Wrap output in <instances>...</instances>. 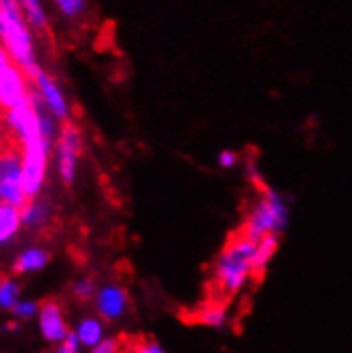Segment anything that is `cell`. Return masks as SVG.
Masks as SVG:
<instances>
[{
    "mask_svg": "<svg viewBox=\"0 0 352 353\" xmlns=\"http://www.w3.org/2000/svg\"><path fill=\"white\" fill-rule=\"evenodd\" d=\"M39 327H41L43 338L50 343H62L70 333L63 319L62 307L52 299L39 305Z\"/></svg>",
    "mask_w": 352,
    "mask_h": 353,
    "instance_id": "7",
    "label": "cell"
},
{
    "mask_svg": "<svg viewBox=\"0 0 352 353\" xmlns=\"http://www.w3.org/2000/svg\"><path fill=\"white\" fill-rule=\"evenodd\" d=\"M287 224H289V208L286 201L275 190L267 186L260 192V198L250 210L239 232L253 243H258L268 234L281 236Z\"/></svg>",
    "mask_w": 352,
    "mask_h": 353,
    "instance_id": "3",
    "label": "cell"
},
{
    "mask_svg": "<svg viewBox=\"0 0 352 353\" xmlns=\"http://www.w3.org/2000/svg\"><path fill=\"white\" fill-rule=\"evenodd\" d=\"M79 352H81V341H79L77 334L69 333L66 340L60 343V347L53 353H79Z\"/></svg>",
    "mask_w": 352,
    "mask_h": 353,
    "instance_id": "21",
    "label": "cell"
},
{
    "mask_svg": "<svg viewBox=\"0 0 352 353\" xmlns=\"http://www.w3.org/2000/svg\"><path fill=\"white\" fill-rule=\"evenodd\" d=\"M217 161H219V165H221L222 169H233L238 165L239 156L236 152H233V150H222V152L219 154Z\"/></svg>",
    "mask_w": 352,
    "mask_h": 353,
    "instance_id": "22",
    "label": "cell"
},
{
    "mask_svg": "<svg viewBox=\"0 0 352 353\" xmlns=\"http://www.w3.org/2000/svg\"><path fill=\"white\" fill-rule=\"evenodd\" d=\"M50 150L52 145L41 135L23 143V190L28 200H35L45 183Z\"/></svg>",
    "mask_w": 352,
    "mask_h": 353,
    "instance_id": "4",
    "label": "cell"
},
{
    "mask_svg": "<svg viewBox=\"0 0 352 353\" xmlns=\"http://www.w3.org/2000/svg\"><path fill=\"white\" fill-rule=\"evenodd\" d=\"M36 88H38L39 96H41L43 103L46 104V108L50 110V113L53 114L59 120L67 121L69 120V106H67V101L63 97L62 91L59 89V85L53 82V79L50 75H46L45 72L36 77Z\"/></svg>",
    "mask_w": 352,
    "mask_h": 353,
    "instance_id": "9",
    "label": "cell"
},
{
    "mask_svg": "<svg viewBox=\"0 0 352 353\" xmlns=\"http://www.w3.org/2000/svg\"><path fill=\"white\" fill-rule=\"evenodd\" d=\"M96 294H98V289H96L95 282L89 279L79 280V282H75L74 287H72V295H74L75 301L79 302L92 301V299H96Z\"/></svg>",
    "mask_w": 352,
    "mask_h": 353,
    "instance_id": "18",
    "label": "cell"
},
{
    "mask_svg": "<svg viewBox=\"0 0 352 353\" xmlns=\"http://www.w3.org/2000/svg\"><path fill=\"white\" fill-rule=\"evenodd\" d=\"M128 305V295L121 287L106 285L96 294L98 314L106 321H117L125 314Z\"/></svg>",
    "mask_w": 352,
    "mask_h": 353,
    "instance_id": "8",
    "label": "cell"
},
{
    "mask_svg": "<svg viewBox=\"0 0 352 353\" xmlns=\"http://www.w3.org/2000/svg\"><path fill=\"white\" fill-rule=\"evenodd\" d=\"M19 297V287L9 279L0 276V305L3 309H14L17 305Z\"/></svg>",
    "mask_w": 352,
    "mask_h": 353,
    "instance_id": "17",
    "label": "cell"
},
{
    "mask_svg": "<svg viewBox=\"0 0 352 353\" xmlns=\"http://www.w3.org/2000/svg\"><path fill=\"white\" fill-rule=\"evenodd\" d=\"M52 215V208L43 200H30L21 208V221L30 227L43 225Z\"/></svg>",
    "mask_w": 352,
    "mask_h": 353,
    "instance_id": "14",
    "label": "cell"
},
{
    "mask_svg": "<svg viewBox=\"0 0 352 353\" xmlns=\"http://www.w3.org/2000/svg\"><path fill=\"white\" fill-rule=\"evenodd\" d=\"M9 65H12V57H10L9 52L0 45V75L3 74V70H6Z\"/></svg>",
    "mask_w": 352,
    "mask_h": 353,
    "instance_id": "25",
    "label": "cell"
},
{
    "mask_svg": "<svg viewBox=\"0 0 352 353\" xmlns=\"http://www.w3.org/2000/svg\"><path fill=\"white\" fill-rule=\"evenodd\" d=\"M60 12L67 17H77L86 10L88 2L86 0H55Z\"/></svg>",
    "mask_w": 352,
    "mask_h": 353,
    "instance_id": "19",
    "label": "cell"
},
{
    "mask_svg": "<svg viewBox=\"0 0 352 353\" xmlns=\"http://www.w3.org/2000/svg\"><path fill=\"white\" fill-rule=\"evenodd\" d=\"M0 3H2V0H0Z\"/></svg>",
    "mask_w": 352,
    "mask_h": 353,
    "instance_id": "26",
    "label": "cell"
},
{
    "mask_svg": "<svg viewBox=\"0 0 352 353\" xmlns=\"http://www.w3.org/2000/svg\"><path fill=\"white\" fill-rule=\"evenodd\" d=\"M0 41L12 57L14 63L33 81L41 68L35 60L33 38H31L28 19L17 0H2L0 3Z\"/></svg>",
    "mask_w": 352,
    "mask_h": 353,
    "instance_id": "2",
    "label": "cell"
},
{
    "mask_svg": "<svg viewBox=\"0 0 352 353\" xmlns=\"http://www.w3.org/2000/svg\"><path fill=\"white\" fill-rule=\"evenodd\" d=\"M75 334H77L79 341L84 347H96L99 341L103 340V334H105V327L99 319L96 318H86L79 323L77 330H75Z\"/></svg>",
    "mask_w": 352,
    "mask_h": 353,
    "instance_id": "15",
    "label": "cell"
},
{
    "mask_svg": "<svg viewBox=\"0 0 352 353\" xmlns=\"http://www.w3.org/2000/svg\"><path fill=\"white\" fill-rule=\"evenodd\" d=\"M17 2H19L21 9H23L28 23H30L35 30H46L48 21H46V14L45 10H43V6L39 0H17Z\"/></svg>",
    "mask_w": 352,
    "mask_h": 353,
    "instance_id": "16",
    "label": "cell"
},
{
    "mask_svg": "<svg viewBox=\"0 0 352 353\" xmlns=\"http://www.w3.org/2000/svg\"><path fill=\"white\" fill-rule=\"evenodd\" d=\"M26 74L16 63L9 65L0 75V113H7L28 96Z\"/></svg>",
    "mask_w": 352,
    "mask_h": 353,
    "instance_id": "6",
    "label": "cell"
},
{
    "mask_svg": "<svg viewBox=\"0 0 352 353\" xmlns=\"http://www.w3.org/2000/svg\"><path fill=\"white\" fill-rule=\"evenodd\" d=\"M48 259H50L48 251L39 250V248H31V250L24 251V253L16 259L12 270H14V273H17V275L38 272V270L45 268V265L48 263Z\"/></svg>",
    "mask_w": 352,
    "mask_h": 353,
    "instance_id": "11",
    "label": "cell"
},
{
    "mask_svg": "<svg viewBox=\"0 0 352 353\" xmlns=\"http://www.w3.org/2000/svg\"><path fill=\"white\" fill-rule=\"evenodd\" d=\"M137 353H166L156 341H142L137 347Z\"/></svg>",
    "mask_w": 352,
    "mask_h": 353,
    "instance_id": "24",
    "label": "cell"
},
{
    "mask_svg": "<svg viewBox=\"0 0 352 353\" xmlns=\"http://www.w3.org/2000/svg\"><path fill=\"white\" fill-rule=\"evenodd\" d=\"M118 352V341L113 338H103L96 347H92L91 353H117Z\"/></svg>",
    "mask_w": 352,
    "mask_h": 353,
    "instance_id": "23",
    "label": "cell"
},
{
    "mask_svg": "<svg viewBox=\"0 0 352 353\" xmlns=\"http://www.w3.org/2000/svg\"><path fill=\"white\" fill-rule=\"evenodd\" d=\"M257 243L248 239L242 232L231 237L222 253L215 259L212 283L222 297H231L243 289L250 279H253V258Z\"/></svg>",
    "mask_w": 352,
    "mask_h": 353,
    "instance_id": "1",
    "label": "cell"
},
{
    "mask_svg": "<svg viewBox=\"0 0 352 353\" xmlns=\"http://www.w3.org/2000/svg\"><path fill=\"white\" fill-rule=\"evenodd\" d=\"M195 321L199 324H204V326L221 330V327H224L226 324H228V311H226V305L221 304V302H212V304L197 311Z\"/></svg>",
    "mask_w": 352,
    "mask_h": 353,
    "instance_id": "13",
    "label": "cell"
},
{
    "mask_svg": "<svg viewBox=\"0 0 352 353\" xmlns=\"http://www.w3.org/2000/svg\"><path fill=\"white\" fill-rule=\"evenodd\" d=\"M38 311H39V305L36 304V302H17V305L14 307V314L21 319L33 318Z\"/></svg>",
    "mask_w": 352,
    "mask_h": 353,
    "instance_id": "20",
    "label": "cell"
},
{
    "mask_svg": "<svg viewBox=\"0 0 352 353\" xmlns=\"http://www.w3.org/2000/svg\"><path fill=\"white\" fill-rule=\"evenodd\" d=\"M82 152L81 132L72 121H63L57 143V171L63 185L70 186L77 176V165Z\"/></svg>",
    "mask_w": 352,
    "mask_h": 353,
    "instance_id": "5",
    "label": "cell"
},
{
    "mask_svg": "<svg viewBox=\"0 0 352 353\" xmlns=\"http://www.w3.org/2000/svg\"><path fill=\"white\" fill-rule=\"evenodd\" d=\"M21 210L14 205L0 203V244L9 241L21 225Z\"/></svg>",
    "mask_w": 352,
    "mask_h": 353,
    "instance_id": "12",
    "label": "cell"
},
{
    "mask_svg": "<svg viewBox=\"0 0 352 353\" xmlns=\"http://www.w3.org/2000/svg\"><path fill=\"white\" fill-rule=\"evenodd\" d=\"M279 250V236L268 234L264 239L257 243V251L253 258V276H262L267 270L268 263L275 256Z\"/></svg>",
    "mask_w": 352,
    "mask_h": 353,
    "instance_id": "10",
    "label": "cell"
}]
</instances>
